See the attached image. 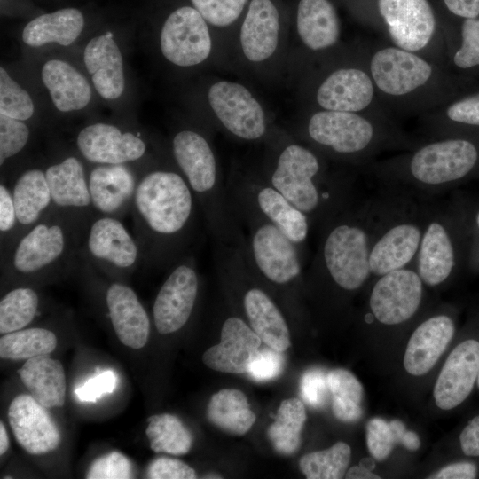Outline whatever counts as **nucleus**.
<instances>
[{
	"mask_svg": "<svg viewBox=\"0 0 479 479\" xmlns=\"http://www.w3.org/2000/svg\"><path fill=\"white\" fill-rule=\"evenodd\" d=\"M454 216L435 198L412 267L425 286L435 287L448 280L458 263Z\"/></svg>",
	"mask_w": 479,
	"mask_h": 479,
	"instance_id": "obj_17",
	"label": "nucleus"
},
{
	"mask_svg": "<svg viewBox=\"0 0 479 479\" xmlns=\"http://www.w3.org/2000/svg\"><path fill=\"white\" fill-rule=\"evenodd\" d=\"M294 27L298 72L344 46L340 18L330 0H298Z\"/></svg>",
	"mask_w": 479,
	"mask_h": 479,
	"instance_id": "obj_19",
	"label": "nucleus"
},
{
	"mask_svg": "<svg viewBox=\"0 0 479 479\" xmlns=\"http://www.w3.org/2000/svg\"><path fill=\"white\" fill-rule=\"evenodd\" d=\"M397 444L389 422L373 418L366 426V444L375 460L382 461L391 453Z\"/></svg>",
	"mask_w": 479,
	"mask_h": 479,
	"instance_id": "obj_46",
	"label": "nucleus"
},
{
	"mask_svg": "<svg viewBox=\"0 0 479 479\" xmlns=\"http://www.w3.org/2000/svg\"><path fill=\"white\" fill-rule=\"evenodd\" d=\"M479 373V342L466 340L448 356L434 388L436 405L451 410L470 394Z\"/></svg>",
	"mask_w": 479,
	"mask_h": 479,
	"instance_id": "obj_27",
	"label": "nucleus"
},
{
	"mask_svg": "<svg viewBox=\"0 0 479 479\" xmlns=\"http://www.w3.org/2000/svg\"><path fill=\"white\" fill-rule=\"evenodd\" d=\"M305 420V407L299 398L281 402L275 420L267 430V436L279 453L290 455L297 451Z\"/></svg>",
	"mask_w": 479,
	"mask_h": 479,
	"instance_id": "obj_36",
	"label": "nucleus"
},
{
	"mask_svg": "<svg viewBox=\"0 0 479 479\" xmlns=\"http://www.w3.org/2000/svg\"><path fill=\"white\" fill-rule=\"evenodd\" d=\"M332 398L361 404L364 389L360 381L349 371L334 369L327 373Z\"/></svg>",
	"mask_w": 479,
	"mask_h": 479,
	"instance_id": "obj_47",
	"label": "nucleus"
},
{
	"mask_svg": "<svg viewBox=\"0 0 479 479\" xmlns=\"http://www.w3.org/2000/svg\"><path fill=\"white\" fill-rule=\"evenodd\" d=\"M74 142L75 150L91 164H152L171 156L169 146L151 145L140 132L106 122L82 127Z\"/></svg>",
	"mask_w": 479,
	"mask_h": 479,
	"instance_id": "obj_15",
	"label": "nucleus"
},
{
	"mask_svg": "<svg viewBox=\"0 0 479 479\" xmlns=\"http://www.w3.org/2000/svg\"><path fill=\"white\" fill-rule=\"evenodd\" d=\"M384 110L397 117L421 115L457 98L447 66L387 40L358 44Z\"/></svg>",
	"mask_w": 479,
	"mask_h": 479,
	"instance_id": "obj_4",
	"label": "nucleus"
},
{
	"mask_svg": "<svg viewBox=\"0 0 479 479\" xmlns=\"http://www.w3.org/2000/svg\"><path fill=\"white\" fill-rule=\"evenodd\" d=\"M368 299L370 312L366 322L377 320L396 326L411 319L419 310L425 284L416 271L409 266L376 278Z\"/></svg>",
	"mask_w": 479,
	"mask_h": 479,
	"instance_id": "obj_21",
	"label": "nucleus"
},
{
	"mask_svg": "<svg viewBox=\"0 0 479 479\" xmlns=\"http://www.w3.org/2000/svg\"><path fill=\"white\" fill-rule=\"evenodd\" d=\"M262 340L249 325L238 316L223 323L220 342L208 349L203 363L210 369L228 373H244L260 352Z\"/></svg>",
	"mask_w": 479,
	"mask_h": 479,
	"instance_id": "obj_24",
	"label": "nucleus"
},
{
	"mask_svg": "<svg viewBox=\"0 0 479 479\" xmlns=\"http://www.w3.org/2000/svg\"><path fill=\"white\" fill-rule=\"evenodd\" d=\"M52 209L85 229L95 213L88 186L86 161L75 151L58 152L43 163Z\"/></svg>",
	"mask_w": 479,
	"mask_h": 479,
	"instance_id": "obj_20",
	"label": "nucleus"
},
{
	"mask_svg": "<svg viewBox=\"0 0 479 479\" xmlns=\"http://www.w3.org/2000/svg\"><path fill=\"white\" fill-rule=\"evenodd\" d=\"M249 0H190L211 27L223 52L226 56L234 33Z\"/></svg>",
	"mask_w": 479,
	"mask_h": 479,
	"instance_id": "obj_35",
	"label": "nucleus"
},
{
	"mask_svg": "<svg viewBox=\"0 0 479 479\" xmlns=\"http://www.w3.org/2000/svg\"><path fill=\"white\" fill-rule=\"evenodd\" d=\"M232 208L248 210L287 236L304 255L310 222L262 174L259 169L234 163L226 180Z\"/></svg>",
	"mask_w": 479,
	"mask_h": 479,
	"instance_id": "obj_12",
	"label": "nucleus"
},
{
	"mask_svg": "<svg viewBox=\"0 0 479 479\" xmlns=\"http://www.w3.org/2000/svg\"><path fill=\"white\" fill-rule=\"evenodd\" d=\"M117 383L116 373L113 370H106L76 388L75 394L82 402L96 403L103 395L113 393L117 388Z\"/></svg>",
	"mask_w": 479,
	"mask_h": 479,
	"instance_id": "obj_50",
	"label": "nucleus"
},
{
	"mask_svg": "<svg viewBox=\"0 0 479 479\" xmlns=\"http://www.w3.org/2000/svg\"><path fill=\"white\" fill-rule=\"evenodd\" d=\"M40 77L52 105L59 113H75L90 105L93 86L67 60L56 58L46 60L41 67Z\"/></svg>",
	"mask_w": 479,
	"mask_h": 479,
	"instance_id": "obj_29",
	"label": "nucleus"
},
{
	"mask_svg": "<svg viewBox=\"0 0 479 479\" xmlns=\"http://www.w3.org/2000/svg\"><path fill=\"white\" fill-rule=\"evenodd\" d=\"M475 225L477 226V228H479V211L475 216Z\"/></svg>",
	"mask_w": 479,
	"mask_h": 479,
	"instance_id": "obj_60",
	"label": "nucleus"
},
{
	"mask_svg": "<svg viewBox=\"0 0 479 479\" xmlns=\"http://www.w3.org/2000/svg\"><path fill=\"white\" fill-rule=\"evenodd\" d=\"M376 192L379 215L369 256L374 278L412 265L433 200L393 186Z\"/></svg>",
	"mask_w": 479,
	"mask_h": 479,
	"instance_id": "obj_9",
	"label": "nucleus"
},
{
	"mask_svg": "<svg viewBox=\"0 0 479 479\" xmlns=\"http://www.w3.org/2000/svg\"><path fill=\"white\" fill-rule=\"evenodd\" d=\"M475 465L468 462H459L448 465L429 478L437 479H474L476 477Z\"/></svg>",
	"mask_w": 479,
	"mask_h": 479,
	"instance_id": "obj_53",
	"label": "nucleus"
},
{
	"mask_svg": "<svg viewBox=\"0 0 479 479\" xmlns=\"http://www.w3.org/2000/svg\"><path fill=\"white\" fill-rule=\"evenodd\" d=\"M379 215L377 192L351 206L319 232L310 273L344 293L362 288L372 277L369 256Z\"/></svg>",
	"mask_w": 479,
	"mask_h": 479,
	"instance_id": "obj_6",
	"label": "nucleus"
},
{
	"mask_svg": "<svg viewBox=\"0 0 479 479\" xmlns=\"http://www.w3.org/2000/svg\"><path fill=\"white\" fill-rule=\"evenodd\" d=\"M287 131L332 162L358 172L386 152L411 150L421 142L394 119L320 109L303 108Z\"/></svg>",
	"mask_w": 479,
	"mask_h": 479,
	"instance_id": "obj_3",
	"label": "nucleus"
},
{
	"mask_svg": "<svg viewBox=\"0 0 479 479\" xmlns=\"http://www.w3.org/2000/svg\"><path fill=\"white\" fill-rule=\"evenodd\" d=\"M10 445L8 434L4 423L0 422V454L3 455Z\"/></svg>",
	"mask_w": 479,
	"mask_h": 479,
	"instance_id": "obj_58",
	"label": "nucleus"
},
{
	"mask_svg": "<svg viewBox=\"0 0 479 479\" xmlns=\"http://www.w3.org/2000/svg\"><path fill=\"white\" fill-rule=\"evenodd\" d=\"M462 452L468 456H479V415L472 419L459 436Z\"/></svg>",
	"mask_w": 479,
	"mask_h": 479,
	"instance_id": "obj_52",
	"label": "nucleus"
},
{
	"mask_svg": "<svg viewBox=\"0 0 479 479\" xmlns=\"http://www.w3.org/2000/svg\"><path fill=\"white\" fill-rule=\"evenodd\" d=\"M86 164L95 215L122 219L130 210L142 173L153 163Z\"/></svg>",
	"mask_w": 479,
	"mask_h": 479,
	"instance_id": "obj_22",
	"label": "nucleus"
},
{
	"mask_svg": "<svg viewBox=\"0 0 479 479\" xmlns=\"http://www.w3.org/2000/svg\"><path fill=\"white\" fill-rule=\"evenodd\" d=\"M205 124L242 142L265 143L278 128L260 98L247 85L215 78L203 93Z\"/></svg>",
	"mask_w": 479,
	"mask_h": 479,
	"instance_id": "obj_11",
	"label": "nucleus"
},
{
	"mask_svg": "<svg viewBox=\"0 0 479 479\" xmlns=\"http://www.w3.org/2000/svg\"><path fill=\"white\" fill-rule=\"evenodd\" d=\"M83 230L74 220L51 209L0 256L4 276L24 284L76 268Z\"/></svg>",
	"mask_w": 479,
	"mask_h": 479,
	"instance_id": "obj_8",
	"label": "nucleus"
},
{
	"mask_svg": "<svg viewBox=\"0 0 479 479\" xmlns=\"http://www.w3.org/2000/svg\"><path fill=\"white\" fill-rule=\"evenodd\" d=\"M420 117L422 139L452 137L458 128H479V92L457 98Z\"/></svg>",
	"mask_w": 479,
	"mask_h": 479,
	"instance_id": "obj_33",
	"label": "nucleus"
},
{
	"mask_svg": "<svg viewBox=\"0 0 479 479\" xmlns=\"http://www.w3.org/2000/svg\"><path fill=\"white\" fill-rule=\"evenodd\" d=\"M79 257L119 281L143 263L139 244L122 219L103 215H94L83 230Z\"/></svg>",
	"mask_w": 479,
	"mask_h": 479,
	"instance_id": "obj_16",
	"label": "nucleus"
},
{
	"mask_svg": "<svg viewBox=\"0 0 479 479\" xmlns=\"http://www.w3.org/2000/svg\"><path fill=\"white\" fill-rule=\"evenodd\" d=\"M446 61L459 68L479 66V19H464L459 30V44L446 50Z\"/></svg>",
	"mask_w": 479,
	"mask_h": 479,
	"instance_id": "obj_43",
	"label": "nucleus"
},
{
	"mask_svg": "<svg viewBox=\"0 0 479 479\" xmlns=\"http://www.w3.org/2000/svg\"><path fill=\"white\" fill-rule=\"evenodd\" d=\"M447 11L452 15L468 19L478 18L479 0H443Z\"/></svg>",
	"mask_w": 479,
	"mask_h": 479,
	"instance_id": "obj_55",
	"label": "nucleus"
},
{
	"mask_svg": "<svg viewBox=\"0 0 479 479\" xmlns=\"http://www.w3.org/2000/svg\"><path fill=\"white\" fill-rule=\"evenodd\" d=\"M158 43L162 58L179 69L202 67L224 58L211 27L191 4L175 8L166 16Z\"/></svg>",
	"mask_w": 479,
	"mask_h": 479,
	"instance_id": "obj_14",
	"label": "nucleus"
},
{
	"mask_svg": "<svg viewBox=\"0 0 479 479\" xmlns=\"http://www.w3.org/2000/svg\"><path fill=\"white\" fill-rule=\"evenodd\" d=\"M359 465L363 466L364 467L373 470L375 467V463L373 459L370 458H364L360 460Z\"/></svg>",
	"mask_w": 479,
	"mask_h": 479,
	"instance_id": "obj_59",
	"label": "nucleus"
},
{
	"mask_svg": "<svg viewBox=\"0 0 479 479\" xmlns=\"http://www.w3.org/2000/svg\"><path fill=\"white\" fill-rule=\"evenodd\" d=\"M33 138L27 122L0 114V168L1 180L10 177L21 166L20 158Z\"/></svg>",
	"mask_w": 479,
	"mask_h": 479,
	"instance_id": "obj_40",
	"label": "nucleus"
},
{
	"mask_svg": "<svg viewBox=\"0 0 479 479\" xmlns=\"http://www.w3.org/2000/svg\"><path fill=\"white\" fill-rule=\"evenodd\" d=\"M168 146L198 201L214 243L242 248L246 235L230 205L210 130L204 125L183 124L172 132Z\"/></svg>",
	"mask_w": 479,
	"mask_h": 479,
	"instance_id": "obj_5",
	"label": "nucleus"
},
{
	"mask_svg": "<svg viewBox=\"0 0 479 479\" xmlns=\"http://www.w3.org/2000/svg\"><path fill=\"white\" fill-rule=\"evenodd\" d=\"M130 212L144 263L169 268L190 252L200 209L171 157L144 170Z\"/></svg>",
	"mask_w": 479,
	"mask_h": 479,
	"instance_id": "obj_1",
	"label": "nucleus"
},
{
	"mask_svg": "<svg viewBox=\"0 0 479 479\" xmlns=\"http://www.w3.org/2000/svg\"><path fill=\"white\" fill-rule=\"evenodd\" d=\"M57 346L56 334L43 327L23 328L4 334L0 339V357L9 360H27L51 354Z\"/></svg>",
	"mask_w": 479,
	"mask_h": 479,
	"instance_id": "obj_38",
	"label": "nucleus"
},
{
	"mask_svg": "<svg viewBox=\"0 0 479 479\" xmlns=\"http://www.w3.org/2000/svg\"><path fill=\"white\" fill-rule=\"evenodd\" d=\"M264 144L259 169L308 216L311 228L320 232L357 200V170L342 165L333 168L334 162L279 127Z\"/></svg>",
	"mask_w": 479,
	"mask_h": 479,
	"instance_id": "obj_2",
	"label": "nucleus"
},
{
	"mask_svg": "<svg viewBox=\"0 0 479 479\" xmlns=\"http://www.w3.org/2000/svg\"><path fill=\"white\" fill-rule=\"evenodd\" d=\"M82 60L93 89L101 98L115 101L123 95L124 60L112 32L93 36L83 49Z\"/></svg>",
	"mask_w": 479,
	"mask_h": 479,
	"instance_id": "obj_25",
	"label": "nucleus"
},
{
	"mask_svg": "<svg viewBox=\"0 0 479 479\" xmlns=\"http://www.w3.org/2000/svg\"><path fill=\"white\" fill-rule=\"evenodd\" d=\"M285 358L282 352L271 348L260 350L247 373L255 381H267L278 377L283 371Z\"/></svg>",
	"mask_w": 479,
	"mask_h": 479,
	"instance_id": "obj_49",
	"label": "nucleus"
},
{
	"mask_svg": "<svg viewBox=\"0 0 479 479\" xmlns=\"http://www.w3.org/2000/svg\"><path fill=\"white\" fill-rule=\"evenodd\" d=\"M2 181L8 183L12 192L18 219V239L52 209L43 163L26 162Z\"/></svg>",
	"mask_w": 479,
	"mask_h": 479,
	"instance_id": "obj_28",
	"label": "nucleus"
},
{
	"mask_svg": "<svg viewBox=\"0 0 479 479\" xmlns=\"http://www.w3.org/2000/svg\"><path fill=\"white\" fill-rule=\"evenodd\" d=\"M299 74L303 108L363 113L393 119L379 100L358 44L344 45L305 67Z\"/></svg>",
	"mask_w": 479,
	"mask_h": 479,
	"instance_id": "obj_7",
	"label": "nucleus"
},
{
	"mask_svg": "<svg viewBox=\"0 0 479 479\" xmlns=\"http://www.w3.org/2000/svg\"><path fill=\"white\" fill-rule=\"evenodd\" d=\"M10 427L18 444L28 453L41 455L56 450L61 443L59 428L31 395L13 398L8 408Z\"/></svg>",
	"mask_w": 479,
	"mask_h": 479,
	"instance_id": "obj_23",
	"label": "nucleus"
},
{
	"mask_svg": "<svg viewBox=\"0 0 479 479\" xmlns=\"http://www.w3.org/2000/svg\"><path fill=\"white\" fill-rule=\"evenodd\" d=\"M147 421L145 435L153 452L184 455L190 451L192 435L177 417L161 413L149 417Z\"/></svg>",
	"mask_w": 479,
	"mask_h": 479,
	"instance_id": "obj_39",
	"label": "nucleus"
},
{
	"mask_svg": "<svg viewBox=\"0 0 479 479\" xmlns=\"http://www.w3.org/2000/svg\"><path fill=\"white\" fill-rule=\"evenodd\" d=\"M153 305V319L161 334L183 328L194 313L200 288L197 260L187 253L169 268Z\"/></svg>",
	"mask_w": 479,
	"mask_h": 479,
	"instance_id": "obj_18",
	"label": "nucleus"
},
{
	"mask_svg": "<svg viewBox=\"0 0 479 479\" xmlns=\"http://www.w3.org/2000/svg\"><path fill=\"white\" fill-rule=\"evenodd\" d=\"M39 306L38 292L26 283L17 284L1 298L0 333L5 334L27 326L36 317Z\"/></svg>",
	"mask_w": 479,
	"mask_h": 479,
	"instance_id": "obj_37",
	"label": "nucleus"
},
{
	"mask_svg": "<svg viewBox=\"0 0 479 479\" xmlns=\"http://www.w3.org/2000/svg\"><path fill=\"white\" fill-rule=\"evenodd\" d=\"M385 40L447 66L445 39L428 0H376Z\"/></svg>",
	"mask_w": 479,
	"mask_h": 479,
	"instance_id": "obj_13",
	"label": "nucleus"
},
{
	"mask_svg": "<svg viewBox=\"0 0 479 479\" xmlns=\"http://www.w3.org/2000/svg\"><path fill=\"white\" fill-rule=\"evenodd\" d=\"M132 466L129 459L119 452H111L96 459L90 466L88 479L132 478Z\"/></svg>",
	"mask_w": 479,
	"mask_h": 479,
	"instance_id": "obj_45",
	"label": "nucleus"
},
{
	"mask_svg": "<svg viewBox=\"0 0 479 479\" xmlns=\"http://www.w3.org/2000/svg\"><path fill=\"white\" fill-rule=\"evenodd\" d=\"M400 444H403L406 449L411 451H416L420 444L418 435L412 431L407 430L403 436Z\"/></svg>",
	"mask_w": 479,
	"mask_h": 479,
	"instance_id": "obj_57",
	"label": "nucleus"
},
{
	"mask_svg": "<svg viewBox=\"0 0 479 479\" xmlns=\"http://www.w3.org/2000/svg\"><path fill=\"white\" fill-rule=\"evenodd\" d=\"M454 334L452 319L444 314L432 316L412 333L404 357L406 372L414 376L427 373L444 352Z\"/></svg>",
	"mask_w": 479,
	"mask_h": 479,
	"instance_id": "obj_30",
	"label": "nucleus"
},
{
	"mask_svg": "<svg viewBox=\"0 0 479 479\" xmlns=\"http://www.w3.org/2000/svg\"><path fill=\"white\" fill-rule=\"evenodd\" d=\"M329 387L327 374L320 369H310L302 376L300 393L302 399L314 408L322 407L326 402Z\"/></svg>",
	"mask_w": 479,
	"mask_h": 479,
	"instance_id": "obj_48",
	"label": "nucleus"
},
{
	"mask_svg": "<svg viewBox=\"0 0 479 479\" xmlns=\"http://www.w3.org/2000/svg\"><path fill=\"white\" fill-rule=\"evenodd\" d=\"M350 457L349 445L337 442L328 449L305 454L299 466L308 479H339L345 475Z\"/></svg>",
	"mask_w": 479,
	"mask_h": 479,
	"instance_id": "obj_41",
	"label": "nucleus"
},
{
	"mask_svg": "<svg viewBox=\"0 0 479 479\" xmlns=\"http://www.w3.org/2000/svg\"><path fill=\"white\" fill-rule=\"evenodd\" d=\"M477 384H478V387H479V373H478V377H477Z\"/></svg>",
	"mask_w": 479,
	"mask_h": 479,
	"instance_id": "obj_61",
	"label": "nucleus"
},
{
	"mask_svg": "<svg viewBox=\"0 0 479 479\" xmlns=\"http://www.w3.org/2000/svg\"><path fill=\"white\" fill-rule=\"evenodd\" d=\"M18 237V219L10 186L0 180V256L11 248Z\"/></svg>",
	"mask_w": 479,
	"mask_h": 479,
	"instance_id": "obj_44",
	"label": "nucleus"
},
{
	"mask_svg": "<svg viewBox=\"0 0 479 479\" xmlns=\"http://www.w3.org/2000/svg\"><path fill=\"white\" fill-rule=\"evenodd\" d=\"M30 395L46 408L61 407L66 399V375L62 364L49 355L27 359L19 370Z\"/></svg>",
	"mask_w": 479,
	"mask_h": 479,
	"instance_id": "obj_32",
	"label": "nucleus"
},
{
	"mask_svg": "<svg viewBox=\"0 0 479 479\" xmlns=\"http://www.w3.org/2000/svg\"><path fill=\"white\" fill-rule=\"evenodd\" d=\"M147 477L151 479H193L196 473L192 467L181 460L170 458H158L147 468Z\"/></svg>",
	"mask_w": 479,
	"mask_h": 479,
	"instance_id": "obj_51",
	"label": "nucleus"
},
{
	"mask_svg": "<svg viewBox=\"0 0 479 479\" xmlns=\"http://www.w3.org/2000/svg\"><path fill=\"white\" fill-rule=\"evenodd\" d=\"M332 411L334 417L342 422H356L363 414L361 404L332 398Z\"/></svg>",
	"mask_w": 479,
	"mask_h": 479,
	"instance_id": "obj_54",
	"label": "nucleus"
},
{
	"mask_svg": "<svg viewBox=\"0 0 479 479\" xmlns=\"http://www.w3.org/2000/svg\"><path fill=\"white\" fill-rule=\"evenodd\" d=\"M346 477L349 479H380L381 477L373 474L371 470L361 465L352 467L347 471Z\"/></svg>",
	"mask_w": 479,
	"mask_h": 479,
	"instance_id": "obj_56",
	"label": "nucleus"
},
{
	"mask_svg": "<svg viewBox=\"0 0 479 479\" xmlns=\"http://www.w3.org/2000/svg\"><path fill=\"white\" fill-rule=\"evenodd\" d=\"M0 114L25 122L35 114L31 95L3 66L0 67Z\"/></svg>",
	"mask_w": 479,
	"mask_h": 479,
	"instance_id": "obj_42",
	"label": "nucleus"
},
{
	"mask_svg": "<svg viewBox=\"0 0 479 479\" xmlns=\"http://www.w3.org/2000/svg\"><path fill=\"white\" fill-rule=\"evenodd\" d=\"M84 26V16L80 10L63 8L31 20L25 25L21 39L32 48L51 43L70 46L80 37Z\"/></svg>",
	"mask_w": 479,
	"mask_h": 479,
	"instance_id": "obj_31",
	"label": "nucleus"
},
{
	"mask_svg": "<svg viewBox=\"0 0 479 479\" xmlns=\"http://www.w3.org/2000/svg\"><path fill=\"white\" fill-rule=\"evenodd\" d=\"M110 323L125 346L143 348L150 334V318L136 292L122 281H110L103 294Z\"/></svg>",
	"mask_w": 479,
	"mask_h": 479,
	"instance_id": "obj_26",
	"label": "nucleus"
},
{
	"mask_svg": "<svg viewBox=\"0 0 479 479\" xmlns=\"http://www.w3.org/2000/svg\"><path fill=\"white\" fill-rule=\"evenodd\" d=\"M288 39L277 0H249L226 55L252 75H271L286 63Z\"/></svg>",
	"mask_w": 479,
	"mask_h": 479,
	"instance_id": "obj_10",
	"label": "nucleus"
},
{
	"mask_svg": "<svg viewBox=\"0 0 479 479\" xmlns=\"http://www.w3.org/2000/svg\"><path fill=\"white\" fill-rule=\"evenodd\" d=\"M207 415L217 428L239 436L246 434L256 420L246 395L235 389L215 393L208 403Z\"/></svg>",
	"mask_w": 479,
	"mask_h": 479,
	"instance_id": "obj_34",
	"label": "nucleus"
}]
</instances>
